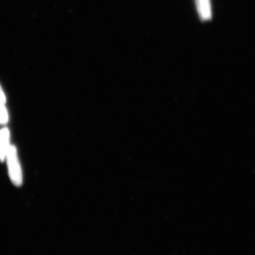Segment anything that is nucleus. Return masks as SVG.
Segmentation results:
<instances>
[{"instance_id":"nucleus-1","label":"nucleus","mask_w":255,"mask_h":255,"mask_svg":"<svg viewBox=\"0 0 255 255\" xmlns=\"http://www.w3.org/2000/svg\"><path fill=\"white\" fill-rule=\"evenodd\" d=\"M5 160H6L7 163L10 180L16 187H20L23 182L22 170L18 159L17 150L14 145L10 146Z\"/></svg>"},{"instance_id":"nucleus-2","label":"nucleus","mask_w":255,"mask_h":255,"mask_svg":"<svg viewBox=\"0 0 255 255\" xmlns=\"http://www.w3.org/2000/svg\"><path fill=\"white\" fill-rule=\"evenodd\" d=\"M10 146V132L7 128L0 129V162H4Z\"/></svg>"},{"instance_id":"nucleus-3","label":"nucleus","mask_w":255,"mask_h":255,"mask_svg":"<svg viewBox=\"0 0 255 255\" xmlns=\"http://www.w3.org/2000/svg\"><path fill=\"white\" fill-rule=\"evenodd\" d=\"M9 121V113L5 103L0 102V124H7Z\"/></svg>"},{"instance_id":"nucleus-4","label":"nucleus","mask_w":255,"mask_h":255,"mask_svg":"<svg viewBox=\"0 0 255 255\" xmlns=\"http://www.w3.org/2000/svg\"><path fill=\"white\" fill-rule=\"evenodd\" d=\"M201 12L203 18H209V0H201Z\"/></svg>"},{"instance_id":"nucleus-5","label":"nucleus","mask_w":255,"mask_h":255,"mask_svg":"<svg viewBox=\"0 0 255 255\" xmlns=\"http://www.w3.org/2000/svg\"><path fill=\"white\" fill-rule=\"evenodd\" d=\"M0 102L5 104H6V95H5L4 92L3 91L1 86H0Z\"/></svg>"}]
</instances>
